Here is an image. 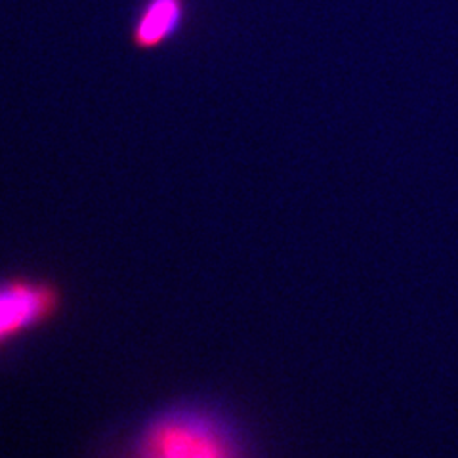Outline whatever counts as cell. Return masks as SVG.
Listing matches in <instances>:
<instances>
[{"mask_svg":"<svg viewBox=\"0 0 458 458\" xmlns=\"http://www.w3.org/2000/svg\"><path fill=\"white\" fill-rule=\"evenodd\" d=\"M65 308L62 284L35 274L0 277V352L52 325Z\"/></svg>","mask_w":458,"mask_h":458,"instance_id":"7a4b0ae2","label":"cell"},{"mask_svg":"<svg viewBox=\"0 0 458 458\" xmlns=\"http://www.w3.org/2000/svg\"><path fill=\"white\" fill-rule=\"evenodd\" d=\"M185 18L188 0H146L132 25V47L140 52L163 48L182 31Z\"/></svg>","mask_w":458,"mask_h":458,"instance_id":"3957f363","label":"cell"},{"mask_svg":"<svg viewBox=\"0 0 458 458\" xmlns=\"http://www.w3.org/2000/svg\"><path fill=\"white\" fill-rule=\"evenodd\" d=\"M117 443L109 458H250L237 422L199 399L155 409Z\"/></svg>","mask_w":458,"mask_h":458,"instance_id":"6da1fadb","label":"cell"}]
</instances>
